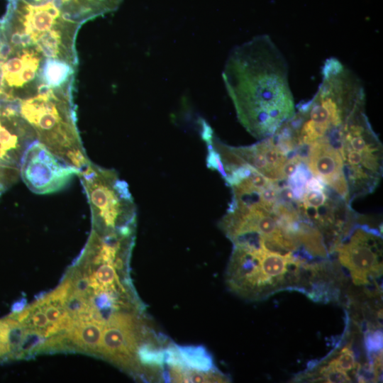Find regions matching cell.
Returning a JSON list of instances; mask_svg holds the SVG:
<instances>
[{
	"label": "cell",
	"mask_w": 383,
	"mask_h": 383,
	"mask_svg": "<svg viewBox=\"0 0 383 383\" xmlns=\"http://www.w3.org/2000/svg\"><path fill=\"white\" fill-rule=\"evenodd\" d=\"M222 77L240 123L257 139L273 135L294 116L287 62L269 35L234 48Z\"/></svg>",
	"instance_id": "1"
},
{
	"label": "cell",
	"mask_w": 383,
	"mask_h": 383,
	"mask_svg": "<svg viewBox=\"0 0 383 383\" xmlns=\"http://www.w3.org/2000/svg\"><path fill=\"white\" fill-rule=\"evenodd\" d=\"M309 263L294 252L233 246L226 271L228 288L250 301H260L280 291L303 292Z\"/></svg>",
	"instance_id": "2"
},
{
	"label": "cell",
	"mask_w": 383,
	"mask_h": 383,
	"mask_svg": "<svg viewBox=\"0 0 383 383\" xmlns=\"http://www.w3.org/2000/svg\"><path fill=\"white\" fill-rule=\"evenodd\" d=\"M71 89L40 84L36 94L19 100L18 110L38 141L60 160L81 170L90 160L77 129Z\"/></svg>",
	"instance_id": "3"
},
{
	"label": "cell",
	"mask_w": 383,
	"mask_h": 383,
	"mask_svg": "<svg viewBox=\"0 0 383 383\" xmlns=\"http://www.w3.org/2000/svg\"><path fill=\"white\" fill-rule=\"evenodd\" d=\"M78 176L90 207L92 230L106 234L136 225V207L128 185L114 170L89 161Z\"/></svg>",
	"instance_id": "4"
},
{
	"label": "cell",
	"mask_w": 383,
	"mask_h": 383,
	"mask_svg": "<svg viewBox=\"0 0 383 383\" xmlns=\"http://www.w3.org/2000/svg\"><path fill=\"white\" fill-rule=\"evenodd\" d=\"M343 165L349 203L372 193L382 177V145L365 109L350 121L338 150Z\"/></svg>",
	"instance_id": "5"
},
{
	"label": "cell",
	"mask_w": 383,
	"mask_h": 383,
	"mask_svg": "<svg viewBox=\"0 0 383 383\" xmlns=\"http://www.w3.org/2000/svg\"><path fill=\"white\" fill-rule=\"evenodd\" d=\"M335 253L355 285L375 284L382 275V238L367 225H355Z\"/></svg>",
	"instance_id": "6"
},
{
	"label": "cell",
	"mask_w": 383,
	"mask_h": 383,
	"mask_svg": "<svg viewBox=\"0 0 383 383\" xmlns=\"http://www.w3.org/2000/svg\"><path fill=\"white\" fill-rule=\"evenodd\" d=\"M80 170L67 165L37 140L25 150L19 174L28 188L37 194L63 189Z\"/></svg>",
	"instance_id": "7"
},
{
	"label": "cell",
	"mask_w": 383,
	"mask_h": 383,
	"mask_svg": "<svg viewBox=\"0 0 383 383\" xmlns=\"http://www.w3.org/2000/svg\"><path fill=\"white\" fill-rule=\"evenodd\" d=\"M163 380L170 382H227L203 346L170 343L165 350Z\"/></svg>",
	"instance_id": "8"
},
{
	"label": "cell",
	"mask_w": 383,
	"mask_h": 383,
	"mask_svg": "<svg viewBox=\"0 0 383 383\" xmlns=\"http://www.w3.org/2000/svg\"><path fill=\"white\" fill-rule=\"evenodd\" d=\"M35 140V132L21 116L18 101L0 104V169L18 178L21 157Z\"/></svg>",
	"instance_id": "9"
},
{
	"label": "cell",
	"mask_w": 383,
	"mask_h": 383,
	"mask_svg": "<svg viewBox=\"0 0 383 383\" xmlns=\"http://www.w3.org/2000/svg\"><path fill=\"white\" fill-rule=\"evenodd\" d=\"M229 149L234 165L247 164L267 177L276 180H279L281 170L289 159L271 137L248 146H229Z\"/></svg>",
	"instance_id": "10"
},
{
	"label": "cell",
	"mask_w": 383,
	"mask_h": 383,
	"mask_svg": "<svg viewBox=\"0 0 383 383\" xmlns=\"http://www.w3.org/2000/svg\"><path fill=\"white\" fill-rule=\"evenodd\" d=\"M360 365L350 344L333 352L302 379L323 382H351L357 378Z\"/></svg>",
	"instance_id": "11"
},
{
	"label": "cell",
	"mask_w": 383,
	"mask_h": 383,
	"mask_svg": "<svg viewBox=\"0 0 383 383\" xmlns=\"http://www.w3.org/2000/svg\"><path fill=\"white\" fill-rule=\"evenodd\" d=\"M55 2L66 18L82 25L116 11L122 0H55Z\"/></svg>",
	"instance_id": "12"
},
{
	"label": "cell",
	"mask_w": 383,
	"mask_h": 383,
	"mask_svg": "<svg viewBox=\"0 0 383 383\" xmlns=\"http://www.w3.org/2000/svg\"><path fill=\"white\" fill-rule=\"evenodd\" d=\"M76 66L62 60L45 58L40 82L52 89H71Z\"/></svg>",
	"instance_id": "13"
},
{
	"label": "cell",
	"mask_w": 383,
	"mask_h": 383,
	"mask_svg": "<svg viewBox=\"0 0 383 383\" xmlns=\"http://www.w3.org/2000/svg\"><path fill=\"white\" fill-rule=\"evenodd\" d=\"M104 325L94 320H79L72 325V338L81 348L100 353Z\"/></svg>",
	"instance_id": "14"
},
{
	"label": "cell",
	"mask_w": 383,
	"mask_h": 383,
	"mask_svg": "<svg viewBox=\"0 0 383 383\" xmlns=\"http://www.w3.org/2000/svg\"><path fill=\"white\" fill-rule=\"evenodd\" d=\"M311 176L312 174L309 170L306 163L301 162L297 166L294 172L287 179V182L292 189L296 199H299L302 195L306 182Z\"/></svg>",
	"instance_id": "15"
},
{
	"label": "cell",
	"mask_w": 383,
	"mask_h": 383,
	"mask_svg": "<svg viewBox=\"0 0 383 383\" xmlns=\"http://www.w3.org/2000/svg\"><path fill=\"white\" fill-rule=\"evenodd\" d=\"M206 145H207V150H208V153L206 156L207 167L210 170L218 171L221 175V177L223 179H225L226 177V173L224 170V167L221 161L220 154L213 147L212 141L209 143H206Z\"/></svg>",
	"instance_id": "16"
},
{
	"label": "cell",
	"mask_w": 383,
	"mask_h": 383,
	"mask_svg": "<svg viewBox=\"0 0 383 383\" xmlns=\"http://www.w3.org/2000/svg\"><path fill=\"white\" fill-rule=\"evenodd\" d=\"M31 322L32 326L37 329L47 328L49 321L44 311L37 310L31 312L29 317L27 318ZM26 319V320H27Z\"/></svg>",
	"instance_id": "17"
},
{
	"label": "cell",
	"mask_w": 383,
	"mask_h": 383,
	"mask_svg": "<svg viewBox=\"0 0 383 383\" xmlns=\"http://www.w3.org/2000/svg\"><path fill=\"white\" fill-rule=\"evenodd\" d=\"M44 312L50 323L57 322L65 313L59 307L51 304L44 306Z\"/></svg>",
	"instance_id": "18"
},
{
	"label": "cell",
	"mask_w": 383,
	"mask_h": 383,
	"mask_svg": "<svg viewBox=\"0 0 383 383\" xmlns=\"http://www.w3.org/2000/svg\"><path fill=\"white\" fill-rule=\"evenodd\" d=\"M24 1L31 4H45L53 0H23Z\"/></svg>",
	"instance_id": "19"
}]
</instances>
